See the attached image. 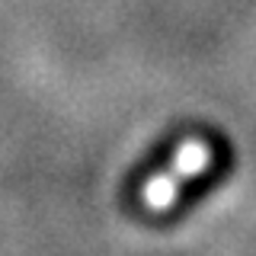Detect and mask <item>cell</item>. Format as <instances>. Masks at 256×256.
Masks as SVG:
<instances>
[{
	"instance_id": "cell-1",
	"label": "cell",
	"mask_w": 256,
	"mask_h": 256,
	"mask_svg": "<svg viewBox=\"0 0 256 256\" xmlns=\"http://www.w3.org/2000/svg\"><path fill=\"white\" fill-rule=\"evenodd\" d=\"M212 160H214V148L205 138H196V134L186 138L176 148L170 166H164L157 176H150L141 186V205L154 214L166 212V208L180 198V192L186 189L198 173H205L208 166H212Z\"/></svg>"
}]
</instances>
